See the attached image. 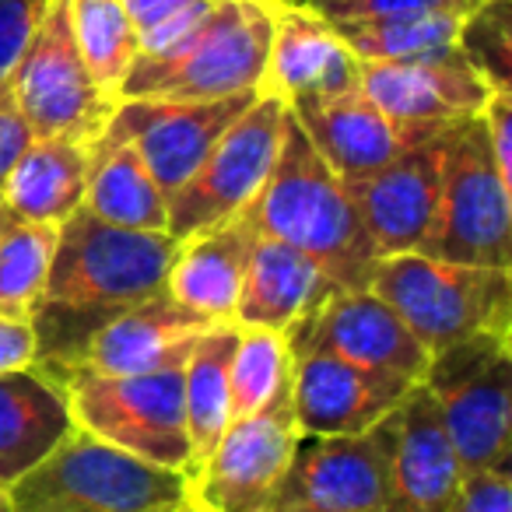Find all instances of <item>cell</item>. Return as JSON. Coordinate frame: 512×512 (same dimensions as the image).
Segmentation results:
<instances>
[{"instance_id":"cell-1","label":"cell","mask_w":512,"mask_h":512,"mask_svg":"<svg viewBox=\"0 0 512 512\" xmlns=\"http://www.w3.org/2000/svg\"><path fill=\"white\" fill-rule=\"evenodd\" d=\"M176 239L109 225L85 207L60 225L46 285L32 313L39 365L71 358L102 323L165 288Z\"/></svg>"},{"instance_id":"cell-2","label":"cell","mask_w":512,"mask_h":512,"mask_svg":"<svg viewBox=\"0 0 512 512\" xmlns=\"http://www.w3.org/2000/svg\"><path fill=\"white\" fill-rule=\"evenodd\" d=\"M246 207L260 232L306 253L341 288H369L376 246L348 186L320 158L292 109L281 123L271 176Z\"/></svg>"},{"instance_id":"cell-3","label":"cell","mask_w":512,"mask_h":512,"mask_svg":"<svg viewBox=\"0 0 512 512\" xmlns=\"http://www.w3.org/2000/svg\"><path fill=\"white\" fill-rule=\"evenodd\" d=\"M274 36V8L256 0H214L197 29L162 53H141L120 88L123 99L207 102L260 92Z\"/></svg>"},{"instance_id":"cell-4","label":"cell","mask_w":512,"mask_h":512,"mask_svg":"<svg viewBox=\"0 0 512 512\" xmlns=\"http://www.w3.org/2000/svg\"><path fill=\"white\" fill-rule=\"evenodd\" d=\"M190 481L74 425L36 467L8 484L11 512H169Z\"/></svg>"},{"instance_id":"cell-5","label":"cell","mask_w":512,"mask_h":512,"mask_svg":"<svg viewBox=\"0 0 512 512\" xmlns=\"http://www.w3.org/2000/svg\"><path fill=\"white\" fill-rule=\"evenodd\" d=\"M369 292L407 323L428 355L474 334H512V278L502 267L393 253L376 260Z\"/></svg>"},{"instance_id":"cell-6","label":"cell","mask_w":512,"mask_h":512,"mask_svg":"<svg viewBox=\"0 0 512 512\" xmlns=\"http://www.w3.org/2000/svg\"><path fill=\"white\" fill-rule=\"evenodd\" d=\"M512 186L502 183L488 151L481 113L453 123L442 144V193L418 253L474 267L512 260Z\"/></svg>"},{"instance_id":"cell-7","label":"cell","mask_w":512,"mask_h":512,"mask_svg":"<svg viewBox=\"0 0 512 512\" xmlns=\"http://www.w3.org/2000/svg\"><path fill=\"white\" fill-rule=\"evenodd\" d=\"M463 474L509 467L512 449V334H474L435 351L425 369Z\"/></svg>"},{"instance_id":"cell-8","label":"cell","mask_w":512,"mask_h":512,"mask_svg":"<svg viewBox=\"0 0 512 512\" xmlns=\"http://www.w3.org/2000/svg\"><path fill=\"white\" fill-rule=\"evenodd\" d=\"M71 421L95 439L158 467L190 470L183 369L151 376H60Z\"/></svg>"},{"instance_id":"cell-9","label":"cell","mask_w":512,"mask_h":512,"mask_svg":"<svg viewBox=\"0 0 512 512\" xmlns=\"http://www.w3.org/2000/svg\"><path fill=\"white\" fill-rule=\"evenodd\" d=\"M11 92L32 137H60L78 144L99 141L120 106L95 85L81 60L74 43L71 0L50 4L43 25L11 74Z\"/></svg>"},{"instance_id":"cell-10","label":"cell","mask_w":512,"mask_h":512,"mask_svg":"<svg viewBox=\"0 0 512 512\" xmlns=\"http://www.w3.org/2000/svg\"><path fill=\"white\" fill-rule=\"evenodd\" d=\"M285 113L288 102H281L278 95H256L242 109L239 120L207 151L200 169L169 200L165 232L172 239H183L197 228L242 211L260 193V186L271 176L274 155H278Z\"/></svg>"},{"instance_id":"cell-11","label":"cell","mask_w":512,"mask_h":512,"mask_svg":"<svg viewBox=\"0 0 512 512\" xmlns=\"http://www.w3.org/2000/svg\"><path fill=\"white\" fill-rule=\"evenodd\" d=\"M295 442L299 425L292 386H285L256 414L228 421L225 435L200 467L193 491L214 512H274Z\"/></svg>"},{"instance_id":"cell-12","label":"cell","mask_w":512,"mask_h":512,"mask_svg":"<svg viewBox=\"0 0 512 512\" xmlns=\"http://www.w3.org/2000/svg\"><path fill=\"white\" fill-rule=\"evenodd\" d=\"M221 323L204 320L193 309L179 306L169 292H158L137 306L123 309L102 323L71 358L43 365L53 379L60 376H151V372L183 369L193 344Z\"/></svg>"},{"instance_id":"cell-13","label":"cell","mask_w":512,"mask_h":512,"mask_svg":"<svg viewBox=\"0 0 512 512\" xmlns=\"http://www.w3.org/2000/svg\"><path fill=\"white\" fill-rule=\"evenodd\" d=\"M292 355H337L421 383L428 351L407 323L369 288H337L302 323L288 330Z\"/></svg>"},{"instance_id":"cell-14","label":"cell","mask_w":512,"mask_h":512,"mask_svg":"<svg viewBox=\"0 0 512 512\" xmlns=\"http://www.w3.org/2000/svg\"><path fill=\"white\" fill-rule=\"evenodd\" d=\"M386 439L372 425L362 435L299 432L274 512H383Z\"/></svg>"},{"instance_id":"cell-15","label":"cell","mask_w":512,"mask_h":512,"mask_svg":"<svg viewBox=\"0 0 512 512\" xmlns=\"http://www.w3.org/2000/svg\"><path fill=\"white\" fill-rule=\"evenodd\" d=\"M260 92L228 95V99L207 102H169V99H123L116 106L109 127L120 130L144 165L155 176L165 200L176 197V190L200 169L207 151L218 144V137L242 116V109Z\"/></svg>"},{"instance_id":"cell-16","label":"cell","mask_w":512,"mask_h":512,"mask_svg":"<svg viewBox=\"0 0 512 512\" xmlns=\"http://www.w3.org/2000/svg\"><path fill=\"white\" fill-rule=\"evenodd\" d=\"M449 127L418 137L397 158L358 179H341L355 200L376 256L418 253L442 193V144Z\"/></svg>"},{"instance_id":"cell-17","label":"cell","mask_w":512,"mask_h":512,"mask_svg":"<svg viewBox=\"0 0 512 512\" xmlns=\"http://www.w3.org/2000/svg\"><path fill=\"white\" fill-rule=\"evenodd\" d=\"M379 428L386 439L383 512H449L463 467L425 383H414Z\"/></svg>"},{"instance_id":"cell-18","label":"cell","mask_w":512,"mask_h":512,"mask_svg":"<svg viewBox=\"0 0 512 512\" xmlns=\"http://www.w3.org/2000/svg\"><path fill=\"white\" fill-rule=\"evenodd\" d=\"M362 92L372 106L397 127H449L477 116L491 88L460 57V50H442L418 60L362 64Z\"/></svg>"},{"instance_id":"cell-19","label":"cell","mask_w":512,"mask_h":512,"mask_svg":"<svg viewBox=\"0 0 512 512\" xmlns=\"http://www.w3.org/2000/svg\"><path fill=\"white\" fill-rule=\"evenodd\" d=\"M411 379L337 355H299L292 369V407L299 432L362 435L411 390Z\"/></svg>"},{"instance_id":"cell-20","label":"cell","mask_w":512,"mask_h":512,"mask_svg":"<svg viewBox=\"0 0 512 512\" xmlns=\"http://www.w3.org/2000/svg\"><path fill=\"white\" fill-rule=\"evenodd\" d=\"M362 85V60L309 8H274V36L260 95L281 102L327 99Z\"/></svg>"},{"instance_id":"cell-21","label":"cell","mask_w":512,"mask_h":512,"mask_svg":"<svg viewBox=\"0 0 512 512\" xmlns=\"http://www.w3.org/2000/svg\"><path fill=\"white\" fill-rule=\"evenodd\" d=\"M288 109L295 113L299 127L306 130V137L320 151L323 162L334 169L337 179L369 176L379 165L397 158L418 137L442 130V127H418V130L397 127V123L386 120L372 106V99L362 92V85L341 95H327V99L292 102Z\"/></svg>"},{"instance_id":"cell-22","label":"cell","mask_w":512,"mask_h":512,"mask_svg":"<svg viewBox=\"0 0 512 512\" xmlns=\"http://www.w3.org/2000/svg\"><path fill=\"white\" fill-rule=\"evenodd\" d=\"M256 232L260 228L253 225V214H249V207H242L214 225H204L176 239V256H172L169 278H165V292L204 320L235 323L242 274H246Z\"/></svg>"},{"instance_id":"cell-23","label":"cell","mask_w":512,"mask_h":512,"mask_svg":"<svg viewBox=\"0 0 512 512\" xmlns=\"http://www.w3.org/2000/svg\"><path fill=\"white\" fill-rule=\"evenodd\" d=\"M337 288L341 285L306 253L256 232L246 274H242L235 327H260L288 334Z\"/></svg>"},{"instance_id":"cell-24","label":"cell","mask_w":512,"mask_h":512,"mask_svg":"<svg viewBox=\"0 0 512 512\" xmlns=\"http://www.w3.org/2000/svg\"><path fill=\"white\" fill-rule=\"evenodd\" d=\"M74 428L60 383L32 365L0 376V488L36 467Z\"/></svg>"},{"instance_id":"cell-25","label":"cell","mask_w":512,"mask_h":512,"mask_svg":"<svg viewBox=\"0 0 512 512\" xmlns=\"http://www.w3.org/2000/svg\"><path fill=\"white\" fill-rule=\"evenodd\" d=\"M81 207L109 225L134 232H165L169 225V200L158 190L134 144L113 127L102 130V137L92 144Z\"/></svg>"},{"instance_id":"cell-26","label":"cell","mask_w":512,"mask_h":512,"mask_svg":"<svg viewBox=\"0 0 512 512\" xmlns=\"http://www.w3.org/2000/svg\"><path fill=\"white\" fill-rule=\"evenodd\" d=\"M88 155H92V144L32 137V144L18 155L0 186L4 207L29 221L64 225L85 200Z\"/></svg>"},{"instance_id":"cell-27","label":"cell","mask_w":512,"mask_h":512,"mask_svg":"<svg viewBox=\"0 0 512 512\" xmlns=\"http://www.w3.org/2000/svg\"><path fill=\"white\" fill-rule=\"evenodd\" d=\"M235 323L211 327L183 362V411H186V435H190V470L186 481H197L200 467L214 453L218 439L225 435L232 411H228V362H232Z\"/></svg>"},{"instance_id":"cell-28","label":"cell","mask_w":512,"mask_h":512,"mask_svg":"<svg viewBox=\"0 0 512 512\" xmlns=\"http://www.w3.org/2000/svg\"><path fill=\"white\" fill-rule=\"evenodd\" d=\"M463 18V11H421L379 22H341L334 29L362 64H393L453 50Z\"/></svg>"},{"instance_id":"cell-29","label":"cell","mask_w":512,"mask_h":512,"mask_svg":"<svg viewBox=\"0 0 512 512\" xmlns=\"http://www.w3.org/2000/svg\"><path fill=\"white\" fill-rule=\"evenodd\" d=\"M60 225L29 221L0 204V316H32L50 271Z\"/></svg>"},{"instance_id":"cell-30","label":"cell","mask_w":512,"mask_h":512,"mask_svg":"<svg viewBox=\"0 0 512 512\" xmlns=\"http://www.w3.org/2000/svg\"><path fill=\"white\" fill-rule=\"evenodd\" d=\"M71 25L92 81L109 99L120 102L123 81L141 57V39L123 0H71Z\"/></svg>"},{"instance_id":"cell-31","label":"cell","mask_w":512,"mask_h":512,"mask_svg":"<svg viewBox=\"0 0 512 512\" xmlns=\"http://www.w3.org/2000/svg\"><path fill=\"white\" fill-rule=\"evenodd\" d=\"M292 369L295 355L288 348L285 334L239 327L232 362H228V411H232V421L256 414L285 386H292Z\"/></svg>"},{"instance_id":"cell-32","label":"cell","mask_w":512,"mask_h":512,"mask_svg":"<svg viewBox=\"0 0 512 512\" xmlns=\"http://www.w3.org/2000/svg\"><path fill=\"white\" fill-rule=\"evenodd\" d=\"M456 50L491 92H512V0H481L467 11Z\"/></svg>"},{"instance_id":"cell-33","label":"cell","mask_w":512,"mask_h":512,"mask_svg":"<svg viewBox=\"0 0 512 512\" xmlns=\"http://www.w3.org/2000/svg\"><path fill=\"white\" fill-rule=\"evenodd\" d=\"M130 22L141 39V53H162L197 29L214 0H123Z\"/></svg>"},{"instance_id":"cell-34","label":"cell","mask_w":512,"mask_h":512,"mask_svg":"<svg viewBox=\"0 0 512 512\" xmlns=\"http://www.w3.org/2000/svg\"><path fill=\"white\" fill-rule=\"evenodd\" d=\"M481 0H302L299 8H309L323 22H379V18L421 15V11H474Z\"/></svg>"},{"instance_id":"cell-35","label":"cell","mask_w":512,"mask_h":512,"mask_svg":"<svg viewBox=\"0 0 512 512\" xmlns=\"http://www.w3.org/2000/svg\"><path fill=\"white\" fill-rule=\"evenodd\" d=\"M53 0H0V81H11Z\"/></svg>"},{"instance_id":"cell-36","label":"cell","mask_w":512,"mask_h":512,"mask_svg":"<svg viewBox=\"0 0 512 512\" xmlns=\"http://www.w3.org/2000/svg\"><path fill=\"white\" fill-rule=\"evenodd\" d=\"M449 512H512V474L509 467L470 470L456 488Z\"/></svg>"},{"instance_id":"cell-37","label":"cell","mask_w":512,"mask_h":512,"mask_svg":"<svg viewBox=\"0 0 512 512\" xmlns=\"http://www.w3.org/2000/svg\"><path fill=\"white\" fill-rule=\"evenodd\" d=\"M488 151L502 183L512 186V92H491L481 109Z\"/></svg>"},{"instance_id":"cell-38","label":"cell","mask_w":512,"mask_h":512,"mask_svg":"<svg viewBox=\"0 0 512 512\" xmlns=\"http://www.w3.org/2000/svg\"><path fill=\"white\" fill-rule=\"evenodd\" d=\"M39 365V337L32 316H0V376Z\"/></svg>"},{"instance_id":"cell-39","label":"cell","mask_w":512,"mask_h":512,"mask_svg":"<svg viewBox=\"0 0 512 512\" xmlns=\"http://www.w3.org/2000/svg\"><path fill=\"white\" fill-rule=\"evenodd\" d=\"M29 144H32V130H29V123H25L22 109H18L11 81H0V186H4L11 165L18 162V155H22Z\"/></svg>"},{"instance_id":"cell-40","label":"cell","mask_w":512,"mask_h":512,"mask_svg":"<svg viewBox=\"0 0 512 512\" xmlns=\"http://www.w3.org/2000/svg\"><path fill=\"white\" fill-rule=\"evenodd\" d=\"M169 512H214V509H211V505L204 502V498L197 495V491H193V484H190V488H186V495L179 498V502L172 505Z\"/></svg>"},{"instance_id":"cell-41","label":"cell","mask_w":512,"mask_h":512,"mask_svg":"<svg viewBox=\"0 0 512 512\" xmlns=\"http://www.w3.org/2000/svg\"><path fill=\"white\" fill-rule=\"evenodd\" d=\"M256 4H267V8H299L302 0H256Z\"/></svg>"},{"instance_id":"cell-42","label":"cell","mask_w":512,"mask_h":512,"mask_svg":"<svg viewBox=\"0 0 512 512\" xmlns=\"http://www.w3.org/2000/svg\"><path fill=\"white\" fill-rule=\"evenodd\" d=\"M0 512H11V505H8V491L0 488Z\"/></svg>"},{"instance_id":"cell-43","label":"cell","mask_w":512,"mask_h":512,"mask_svg":"<svg viewBox=\"0 0 512 512\" xmlns=\"http://www.w3.org/2000/svg\"><path fill=\"white\" fill-rule=\"evenodd\" d=\"M0 204H4V197H0Z\"/></svg>"}]
</instances>
